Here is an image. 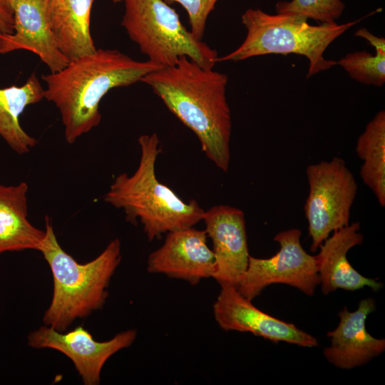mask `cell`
<instances>
[{
    "label": "cell",
    "instance_id": "22",
    "mask_svg": "<svg viewBox=\"0 0 385 385\" xmlns=\"http://www.w3.org/2000/svg\"><path fill=\"white\" fill-rule=\"evenodd\" d=\"M168 4L178 3L187 11L190 32L202 40L205 31L207 19L220 0H164Z\"/></svg>",
    "mask_w": 385,
    "mask_h": 385
},
{
    "label": "cell",
    "instance_id": "25",
    "mask_svg": "<svg viewBox=\"0 0 385 385\" xmlns=\"http://www.w3.org/2000/svg\"><path fill=\"white\" fill-rule=\"evenodd\" d=\"M10 1H11V0H0V2L9 6L8 3H9Z\"/></svg>",
    "mask_w": 385,
    "mask_h": 385
},
{
    "label": "cell",
    "instance_id": "12",
    "mask_svg": "<svg viewBox=\"0 0 385 385\" xmlns=\"http://www.w3.org/2000/svg\"><path fill=\"white\" fill-rule=\"evenodd\" d=\"M207 237L205 230L193 227L168 232L163 244L148 256V272L183 279L192 285L212 277L215 260Z\"/></svg>",
    "mask_w": 385,
    "mask_h": 385
},
{
    "label": "cell",
    "instance_id": "26",
    "mask_svg": "<svg viewBox=\"0 0 385 385\" xmlns=\"http://www.w3.org/2000/svg\"><path fill=\"white\" fill-rule=\"evenodd\" d=\"M123 0H113L114 3H120L122 2Z\"/></svg>",
    "mask_w": 385,
    "mask_h": 385
},
{
    "label": "cell",
    "instance_id": "11",
    "mask_svg": "<svg viewBox=\"0 0 385 385\" xmlns=\"http://www.w3.org/2000/svg\"><path fill=\"white\" fill-rule=\"evenodd\" d=\"M202 220L212 242L215 260L212 278L220 286L237 287L250 256L243 211L227 205H215L205 210Z\"/></svg>",
    "mask_w": 385,
    "mask_h": 385
},
{
    "label": "cell",
    "instance_id": "1",
    "mask_svg": "<svg viewBox=\"0 0 385 385\" xmlns=\"http://www.w3.org/2000/svg\"><path fill=\"white\" fill-rule=\"evenodd\" d=\"M167 108L198 138L202 150L219 169L227 172L232 130L226 97L227 76L202 67L186 56L140 80Z\"/></svg>",
    "mask_w": 385,
    "mask_h": 385
},
{
    "label": "cell",
    "instance_id": "3",
    "mask_svg": "<svg viewBox=\"0 0 385 385\" xmlns=\"http://www.w3.org/2000/svg\"><path fill=\"white\" fill-rule=\"evenodd\" d=\"M138 143L140 157L136 170L116 176L104 200L122 210L128 222L139 221L150 241L163 233L195 226L205 210L195 200L183 201L156 177L155 163L162 151L158 135H142Z\"/></svg>",
    "mask_w": 385,
    "mask_h": 385
},
{
    "label": "cell",
    "instance_id": "17",
    "mask_svg": "<svg viewBox=\"0 0 385 385\" xmlns=\"http://www.w3.org/2000/svg\"><path fill=\"white\" fill-rule=\"evenodd\" d=\"M28 190L26 182L14 185L0 183V255L6 252L40 251L46 230L28 220Z\"/></svg>",
    "mask_w": 385,
    "mask_h": 385
},
{
    "label": "cell",
    "instance_id": "15",
    "mask_svg": "<svg viewBox=\"0 0 385 385\" xmlns=\"http://www.w3.org/2000/svg\"><path fill=\"white\" fill-rule=\"evenodd\" d=\"M360 222H355L332 232L319 246L316 255L319 284L327 295L339 289L356 291L365 287L378 292L383 283L358 272L349 263L347 253L364 240L359 232Z\"/></svg>",
    "mask_w": 385,
    "mask_h": 385
},
{
    "label": "cell",
    "instance_id": "16",
    "mask_svg": "<svg viewBox=\"0 0 385 385\" xmlns=\"http://www.w3.org/2000/svg\"><path fill=\"white\" fill-rule=\"evenodd\" d=\"M93 3V0H48L51 33L57 47L69 61L97 49L90 29Z\"/></svg>",
    "mask_w": 385,
    "mask_h": 385
},
{
    "label": "cell",
    "instance_id": "8",
    "mask_svg": "<svg viewBox=\"0 0 385 385\" xmlns=\"http://www.w3.org/2000/svg\"><path fill=\"white\" fill-rule=\"evenodd\" d=\"M300 237L297 228L279 232L273 238L279 245L274 255L266 259L250 256L247 267L236 287L239 292L252 301L266 287L284 284L312 296L320 282L317 259L304 250Z\"/></svg>",
    "mask_w": 385,
    "mask_h": 385
},
{
    "label": "cell",
    "instance_id": "6",
    "mask_svg": "<svg viewBox=\"0 0 385 385\" xmlns=\"http://www.w3.org/2000/svg\"><path fill=\"white\" fill-rule=\"evenodd\" d=\"M123 1L121 25L148 60L168 67L186 56L207 68H212L217 62V51L188 31L178 13L164 0Z\"/></svg>",
    "mask_w": 385,
    "mask_h": 385
},
{
    "label": "cell",
    "instance_id": "20",
    "mask_svg": "<svg viewBox=\"0 0 385 385\" xmlns=\"http://www.w3.org/2000/svg\"><path fill=\"white\" fill-rule=\"evenodd\" d=\"M354 80L366 85L381 86L385 83V53L372 55L365 51L347 53L337 61Z\"/></svg>",
    "mask_w": 385,
    "mask_h": 385
},
{
    "label": "cell",
    "instance_id": "24",
    "mask_svg": "<svg viewBox=\"0 0 385 385\" xmlns=\"http://www.w3.org/2000/svg\"><path fill=\"white\" fill-rule=\"evenodd\" d=\"M355 36L366 39L373 47H374L376 51L385 53L384 38L374 36L365 28L356 31Z\"/></svg>",
    "mask_w": 385,
    "mask_h": 385
},
{
    "label": "cell",
    "instance_id": "7",
    "mask_svg": "<svg viewBox=\"0 0 385 385\" xmlns=\"http://www.w3.org/2000/svg\"><path fill=\"white\" fill-rule=\"evenodd\" d=\"M306 175L309 193L304 210L312 239L310 250L316 252L332 232L349 225L358 187L339 157L308 165Z\"/></svg>",
    "mask_w": 385,
    "mask_h": 385
},
{
    "label": "cell",
    "instance_id": "14",
    "mask_svg": "<svg viewBox=\"0 0 385 385\" xmlns=\"http://www.w3.org/2000/svg\"><path fill=\"white\" fill-rule=\"evenodd\" d=\"M376 309L375 300L369 297L361 299L354 312L344 307L339 312V324L327 334L330 346L323 351L329 363L339 369H351L384 351L385 339L374 337L366 329V319Z\"/></svg>",
    "mask_w": 385,
    "mask_h": 385
},
{
    "label": "cell",
    "instance_id": "10",
    "mask_svg": "<svg viewBox=\"0 0 385 385\" xmlns=\"http://www.w3.org/2000/svg\"><path fill=\"white\" fill-rule=\"evenodd\" d=\"M215 319L225 331L250 332L274 342H287L304 347H315L318 340L312 335L272 317L255 307L232 285H221L213 304Z\"/></svg>",
    "mask_w": 385,
    "mask_h": 385
},
{
    "label": "cell",
    "instance_id": "2",
    "mask_svg": "<svg viewBox=\"0 0 385 385\" xmlns=\"http://www.w3.org/2000/svg\"><path fill=\"white\" fill-rule=\"evenodd\" d=\"M161 68L117 49L97 48L69 61L58 72L43 75L44 98L58 110L66 141L72 144L100 124V102L110 90L140 82L145 75Z\"/></svg>",
    "mask_w": 385,
    "mask_h": 385
},
{
    "label": "cell",
    "instance_id": "9",
    "mask_svg": "<svg viewBox=\"0 0 385 385\" xmlns=\"http://www.w3.org/2000/svg\"><path fill=\"white\" fill-rule=\"evenodd\" d=\"M134 329L121 332L105 342L96 341L82 326L64 333L44 325L28 336V344L35 349L48 348L67 356L86 385H96L101 381V369L106 361L135 341Z\"/></svg>",
    "mask_w": 385,
    "mask_h": 385
},
{
    "label": "cell",
    "instance_id": "23",
    "mask_svg": "<svg viewBox=\"0 0 385 385\" xmlns=\"http://www.w3.org/2000/svg\"><path fill=\"white\" fill-rule=\"evenodd\" d=\"M14 16L10 7L0 2V34H12Z\"/></svg>",
    "mask_w": 385,
    "mask_h": 385
},
{
    "label": "cell",
    "instance_id": "21",
    "mask_svg": "<svg viewBox=\"0 0 385 385\" xmlns=\"http://www.w3.org/2000/svg\"><path fill=\"white\" fill-rule=\"evenodd\" d=\"M344 8L342 0H291L279 1L275 5L277 13L297 14L321 24L335 22Z\"/></svg>",
    "mask_w": 385,
    "mask_h": 385
},
{
    "label": "cell",
    "instance_id": "4",
    "mask_svg": "<svg viewBox=\"0 0 385 385\" xmlns=\"http://www.w3.org/2000/svg\"><path fill=\"white\" fill-rule=\"evenodd\" d=\"M45 230L39 252L51 268L53 289L43 321L63 332L74 320L88 316L106 302L110 280L121 260L120 242L113 240L97 257L81 264L62 248L48 216Z\"/></svg>",
    "mask_w": 385,
    "mask_h": 385
},
{
    "label": "cell",
    "instance_id": "5",
    "mask_svg": "<svg viewBox=\"0 0 385 385\" xmlns=\"http://www.w3.org/2000/svg\"><path fill=\"white\" fill-rule=\"evenodd\" d=\"M307 18L289 13L267 14L248 9L242 15L247 35L241 45L217 61H239L266 54H298L309 61L307 77L329 69L337 61L327 60L324 53L339 36L359 20L311 25Z\"/></svg>",
    "mask_w": 385,
    "mask_h": 385
},
{
    "label": "cell",
    "instance_id": "13",
    "mask_svg": "<svg viewBox=\"0 0 385 385\" xmlns=\"http://www.w3.org/2000/svg\"><path fill=\"white\" fill-rule=\"evenodd\" d=\"M48 0H11L13 12L12 34H0V55L26 50L37 55L55 73L69 63L60 51L51 33L48 14Z\"/></svg>",
    "mask_w": 385,
    "mask_h": 385
},
{
    "label": "cell",
    "instance_id": "18",
    "mask_svg": "<svg viewBox=\"0 0 385 385\" xmlns=\"http://www.w3.org/2000/svg\"><path fill=\"white\" fill-rule=\"evenodd\" d=\"M43 98L44 88L35 73L21 86L0 88V138L19 155L30 152L38 143L21 127L20 116L27 106Z\"/></svg>",
    "mask_w": 385,
    "mask_h": 385
},
{
    "label": "cell",
    "instance_id": "19",
    "mask_svg": "<svg viewBox=\"0 0 385 385\" xmlns=\"http://www.w3.org/2000/svg\"><path fill=\"white\" fill-rule=\"evenodd\" d=\"M356 152L363 160L360 175L381 207L385 205V112L379 111L358 138Z\"/></svg>",
    "mask_w": 385,
    "mask_h": 385
}]
</instances>
